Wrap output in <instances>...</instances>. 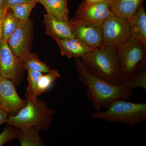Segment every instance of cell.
<instances>
[{
    "label": "cell",
    "instance_id": "1",
    "mask_svg": "<svg viewBox=\"0 0 146 146\" xmlns=\"http://www.w3.org/2000/svg\"><path fill=\"white\" fill-rule=\"evenodd\" d=\"M78 78L82 83L87 87L86 97L92 102L96 111L106 108L115 100L129 101L133 96L132 90L127 84L118 86L96 77L88 72L80 58H76Z\"/></svg>",
    "mask_w": 146,
    "mask_h": 146
},
{
    "label": "cell",
    "instance_id": "2",
    "mask_svg": "<svg viewBox=\"0 0 146 146\" xmlns=\"http://www.w3.org/2000/svg\"><path fill=\"white\" fill-rule=\"evenodd\" d=\"M90 74L115 85L122 84L117 47L101 46L80 58Z\"/></svg>",
    "mask_w": 146,
    "mask_h": 146
},
{
    "label": "cell",
    "instance_id": "3",
    "mask_svg": "<svg viewBox=\"0 0 146 146\" xmlns=\"http://www.w3.org/2000/svg\"><path fill=\"white\" fill-rule=\"evenodd\" d=\"M27 104L16 115L9 116L7 123L21 129L35 126L42 131L49 128L56 111L35 96L26 95Z\"/></svg>",
    "mask_w": 146,
    "mask_h": 146
},
{
    "label": "cell",
    "instance_id": "4",
    "mask_svg": "<svg viewBox=\"0 0 146 146\" xmlns=\"http://www.w3.org/2000/svg\"><path fill=\"white\" fill-rule=\"evenodd\" d=\"M106 109L93 112L91 118L108 122L121 123L132 127L146 119L145 102L136 103L120 99L110 103Z\"/></svg>",
    "mask_w": 146,
    "mask_h": 146
},
{
    "label": "cell",
    "instance_id": "5",
    "mask_svg": "<svg viewBox=\"0 0 146 146\" xmlns=\"http://www.w3.org/2000/svg\"><path fill=\"white\" fill-rule=\"evenodd\" d=\"M146 50L131 36L117 46L122 84L127 83L136 72L138 66L145 60Z\"/></svg>",
    "mask_w": 146,
    "mask_h": 146
},
{
    "label": "cell",
    "instance_id": "6",
    "mask_svg": "<svg viewBox=\"0 0 146 146\" xmlns=\"http://www.w3.org/2000/svg\"><path fill=\"white\" fill-rule=\"evenodd\" d=\"M23 61L15 55L7 42L0 39V76L8 79L15 86H18L24 77Z\"/></svg>",
    "mask_w": 146,
    "mask_h": 146
},
{
    "label": "cell",
    "instance_id": "7",
    "mask_svg": "<svg viewBox=\"0 0 146 146\" xmlns=\"http://www.w3.org/2000/svg\"><path fill=\"white\" fill-rule=\"evenodd\" d=\"M102 46L117 47L131 37L128 21L114 13L102 26Z\"/></svg>",
    "mask_w": 146,
    "mask_h": 146
},
{
    "label": "cell",
    "instance_id": "8",
    "mask_svg": "<svg viewBox=\"0 0 146 146\" xmlns=\"http://www.w3.org/2000/svg\"><path fill=\"white\" fill-rule=\"evenodd\" d=\"M73 36L93 49L102 46V26L74 18L69 21Z\"/></svg>",
    "mask_w": 146,
    "mask_h": 146
},
{
    "label": "cell",
    "instance_id": "9",
    "mask_svg": "<svg viewBox=\"0 0 146 146\" xmlns=\"http://www.w3.org/2000/svg\"><path fill=\"white\" fill-rule=\"evenodd\" d=\"M33 24L30 18L23 21L7 41L10 49L23 60L31 52Z\"/></svg>",
    "mask_w": 146,
    "mask_h": 146
},
{
    "label": "cell",
    "instance_id": "10",
    "mask_svg": "<svg viewBox=\"0 0 146 146\" xmlns=\"http://www.w3.org/2000/svg\"><path fill=\"white\" fill-rule=\"evenodd\" d=\"M115 13L110 0H103L95 3L84 1L79 6L74 18L102 26L110 16Z\"/></svg>",
    "mask_w": 146,
    "mask_h": 146
},
{
    "label": "cell",
    "instance_id": "11",
    "mask_svg": "<svg viewBox=\"0 0 146 146\" xmlns=\"http://www.w3.org/2000/svg\"><path fill=\"white\" fill-rule=\"evenodd\" d=\"M26 104V99L23 100L19 96L13 82L0 76V107L10 115H14Z\"/></svg>",
    "mask_w": 146,
    "mask_h": 146
},
{
    "label": "cell",
    "instance_id": "12",
    "mask_svg": "<svg viewBox=\"0 0 146 146\" xmlns=\"http://www.w3.org/2000/svg\"><path fill=\"white\" fill-rule=\"evenodd\" d=\"M44 24L46 34L54 40L74 38L69 21H60L51 14L47 13L44 15Z\"/></svg>",
    "mask_w": 146,
    "mask_h": 146
},
{
    "label": "cell",
    "instance_id": "13",
    "mask_svg": "<svg viewBox=\"0 0 146 146\" xmlns=\"http://www.w3.org/2000/svg\"><path fill=\"white\" fill-rule=\"evenodd\" d=\"M55 41L59 47L61 55L69 58H80L94 50L74 37L71 39H56Z\"/></svg>",
    "mask_w": 146,
    "mask_h": 146
},
{
    "label": "cell",
    "instance_id": "14",
    "mask_svg": "<svg viewBox=\"0 0 146 146\" xmlns=\"http://www.w3.org/2000/svg\"><path fill=\"white\" fill-rule=\"evenodd\" d=\"M128 22L131 36L136 39L146 49V13L143 3L139 6Z\"/></svg>",
    "mask_w": 146,
    "mask_h": 146
},
{
    "label": "cell",
    "instance_id": "15",
    "mask_svg": "<svg viewBox=\"0 0 146 146\" xmlns=\"http://www.w3.org/2000/svg\"><path fill=\"white\" fill-rule=\"evenodd\" d=\"M115 13L129 21L145 0H110Z\"/></svg>",
    "mask_w": 146,
    "mask_h": 146
},
{
    "label": "cell",
    "instance_id": "16",
    "mask_svg": "<svg viewBox=\"0 0 146 146\" xmlns=\"http://www.w3.org/2000/svg\"><path fill=\"white\" fill-rule=\"evenodd\" d=\"M38 3L44 6L47 13L51 14L60 21L69 22L67 0H39Z\"/></svg>",
    "mask_w": 146,
    "mask_h": 146
},
{
    "label": "cell",
    "instance_id": "17",
    "mask_svg": "<svg viewBox=\"0 0 146 146\" xmlns=\"http://www.w3.org/2000/svg\"><path fill=\"white\" fill-rule=\"evenodd\" d=\"M40 129L35 126L18 129L17 138L21 146H44L46 144L39 135Z\"/></svg>",
    "mask_w": 146,
    "mask_h": 146
},
{
    "label": "cell",
    "instance_id": "18",
    "mask_svg": "<svg viewBox=\"0 0 146 146\" xmlns=\"http://www.w3.org/2000/svg\"><path fill=\"white\" fill-rule=\"evenodd\" d=\"M23 21H20L15 17L12 13L8 11H4L2 25V38L7 42L10 36L14 33Z\"/></svg>",
    "mask_w": 146,
    "mask_h": 146
},
{
    "label": "cell",
    "instance_id": "19",
    "mask_svg": "<svg viewBox=\"0 0 146 146\" xmlns=\"http://www.w3.org/2000/svg\"><path fill=\"white\" fill-rule=\"evenodd\" d=\"M60 75L57 70H50L46 74L39 77L37 81L36 91L37 96H40L44 92L49 89L53 83L58 78H60Z\"/></svg>",
    "mask_w": 146,
    "mask_h": 146
},
{
    "label": "cell",
    "instance_id": "20",
    "mask_svg": "<svg viewBox=\"0 0 146 146\" xmlns=\"http://www.w3.org/2000/svg\"><path fill=\"white\" fill-rule=\"evenodd\" d=\"M23 63L25 70H31L42 73H48L50 70L47 64L41 61L37 55L33 52L27 56L23 60Z\"/></svg>",
    "mask_w": 146,
    "mask_h": 146
},
{
    "label": "cell",
    "instance_id": "21",
    "mask_svg": "<svg viewBox=\"0 0 146 146\" xmlns=\"http://www.w3.org/2000/svg\"><path fill=\"white\" fill-rule=\"evenodd\" d=\"M36 3L19 4L12 6L9 9L12 11L13 16L22 21L29 19L32 10L36 6Z\"/></svg>",
    "mask_w": 146,
    "mask_h": 146
},
{
    "label": "cell",
    "instance_id": "22",
    "mask_svg": "<svg viewBox=\"0 0 146 146\" xmlns=\"http://www.w3.org/2000/svg\"><path fill=\"white\" fill-rule=\"evenodd\" d=\"M27 72L28 84L27 87L26 95L37 96L36 95V91L37 81L39 77L43 74L40 72L31 70H28Z\"/></svg>",
    "mask_w": 146,
    "mask_h": 146
},
{
    "label": "cell",
    "instance_id": "23",
    "mask_svg": "<svg viewBox=\"0 0 146 146\" xmlns=\"http://www.w3.org/2000/svg\"><path fill=\"white\" fill-rule=\"evenodd\" d=\"M131 90L135 88H142L146 90V72L142 71L136 73L127 83Z\"/></svg>",
    "mask_w": 146,
    "mask_h": 146
},
{
    "label": "cell",
    "instance_id": "24",
    "mask_svg": "<svg viewBox=\"0 0 146 146\" xmlns=\"http://www.w3.org/2000/svg\"><path fill=\"white\" fill-rule=\"evenodd\" d=\"M18 128L7 124L6 127L0 134V146L15 138H17Z\"/></svg>",
    "mask_w": 146,
    "mask_h": 146
},
{
    "label": "cell",
    "instance_id": "25",
    "mask_svg": "<svg viewBox=\"0 0 146 146\" xmlns=\"http://www.w3.org/2000/svg\"><path fill=\"white\" fill-rule=\"evenodd\" d=\"M39 0H6L4 11L8 10L12 6L19 4L27 3H38Z\"/></svg>",
    "mask_w": 146,
    "mask_h": 146
},
{
    "label": "cell",
    "instance_id": "26",
    "mask_svg": "<svg viewBox=\"0 0 146 146\" xmlns=\"http://www.w3.org/2000/svg\"><path fill=\"white\" fill-rule=\"evenodd\" d=\"M8 118V113L5 110L0 107V125L7 122Z\"/></svg>",
    "mask_w": 146,
    "mask_h": 146
},
{
    "label": "cell",
    "instance_id": "27",
    "mask_svg": "<svg viewBox=\"0 0 146 146\" xmlns=\"http://www.w3.org/2000/svg\"><path fill=\"white\" fill-rule=\"evenodd\" d=\"M4 10V9H0V39L2 38V21L3 16Z\"/></svg>",
    "mask_w": 146,
    "mask_h": 146
},
{
    "label": "cell",
    "instance_id": "28",
    "mask_svg": "<svg viewBox=\"0 0 146 146\" xmlns=\"http://www.w3.org/2000/svg\"><path fill=\"white\" fill-rule=\"evenodd\" d=\"M6 0H0V9H4L5 7Z\"/></svg>",
    "mask_w": 146,
    "mask_h": 146
},
{
    "label": "cell",
    "instance_id": "29",
    "mask_svg": "<svg viewBox=\"0 0 146 146\" xmlns=\"http://www.w3.org/2000/svg\"><path fill=\"white\" fill-rule=\"evenodd\" d=\"M102 1L103 0H89L88 2H86L88 3H95L99 2Z\"/></svg>",
    "mask_w": 146,
    "mask_h": 146
},
{
    "label": "cell",
    "instance_id": "30",
    "mask_svg": "<svg viewBox=\"0 0 146 146\" xmlns=\"http://www.w3.org/2000/svg\"><path fill=\"white\" fill-rule=\"evenodd\" d=\"M85 1L86 2H88L89 1V0H85Z\"/></svg>",
    "mask_w": 146,
    "mask_h": 146
}]
</instances>
